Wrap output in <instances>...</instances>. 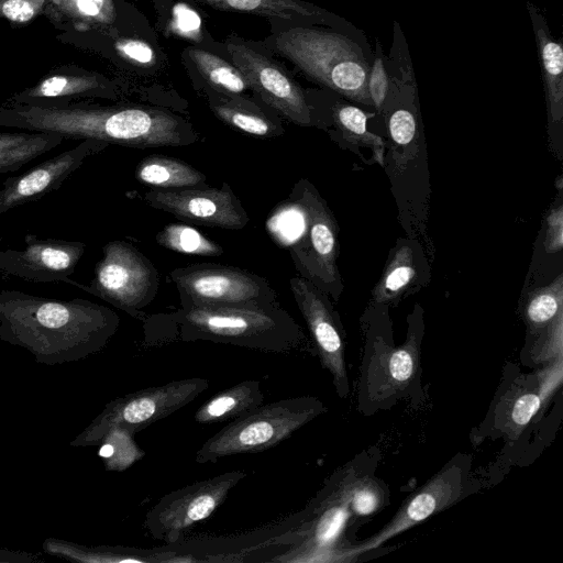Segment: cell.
Listing matches in <instances>:
<instances>
[{
	"instance_id": "6da1fadb",
	"label": "cell",
	"mask_w": 563,
	"mask_h": 563,
	"mask_svg": "<svg viewBox=\"0 0 563 563\" xmlns=\"http://www.w3.org/2000/svg\"><path fill=\"white\" fill-rule=\"evenodd\" d=\"M119 324L113 310L87 299L0 291V340L26 350L41 364L77 362L99 353Z\"/></svg>"
},
{
	"instance_id": "7a4b0ae2",
	"label": "cell",
	"mask_w": 563,
	"mask_h": 563,
	"mask_svg": "<svg viewBox=\"0 0 563 563\" xmlns=\"http://www.w3.org/2000/svg\"><path fill=\"white\" fill-rule=\"evenodd\" d=\"M0 128L55 133L131 147L183 146L196 134L181 118L157 108L78 101L59 107L0 103Z\"/></svg>"
},
{
	"instance_id": "3957f363",
	"label": "cell",
	"mask_w": 563,
	"mask_h": 563,
	"mask_svg": "<svg viewBox=\"0 0 563 563\" xmlns=\"http://www.w3.org/2000/svg\"><path fill=\"white\" fill-rule=\"evenodd\" d=\"M145 343L210 341L266 353L290 354L306 349L307 339L280 307H181L152 320Z\"/></svg>"
},
{
	"instance_id": "277c9868",
	"label": "cell",
	"mask_w": 563,
	"mask_h": 563,
	"mask_svg": "<svg viewBox=\"0 0 563 563\" xmlns=\"http://www.w3.org/2000/svg\"><path fill=\"white\" fill-rule=\"evenodd\" d=\"M275 48L314 81L371 106L368 64L360 46L344 35L292 27L276 35Z\"/></svg>"
},
{
	"instance_id": "5b68a950",
	"label": "cell",
	"mask_w": 563,
	"mask_h": 563,
	"mask_svg": "<svg viewBox=\"0 0 563 563\" xmlns=\"http://www.w3.org/2000/svg\"><path fill=\"white\" fill-rule=\"evenodd\" d=\"M327 410L313 396H298L261 405L232 419L198 449L199 464L232 455L262 452L289 438Z\"/></svg>"
},
{
	"instance_id": "8992f818",
	"label": "cell",
	"mask_w": 563,
	"mask_h": 563,
	"mask_svg": "<svg viewBox=\"0 0 563 563\" xmlns=\"http://www.w3.org/2000/svg\"><path fill=\"white\" fill-rule=\"evenodd\" d=\"M209 388V380L191 377L117 397L70 442L73 446L101 444L112 430H123L132 435L170 416Z\"/></svg>"
},
{
	"instance_id": "52a82bcc",
	"label": "cell",
	"mask_w": 563,
	"mask_h": 563,
	"mask_svg": "<svg viewBox=\"0 0 563 563\" xmlns=\"http://www.w3.org/2000/svg\"><path fill=\"white\" fill-rule=\"evenodd\" d=\"M181 307H279L269 283L247 271L219 264H194L170 272Z\"/></svg>"
},
{
	"instance_id": "ba28073f",
	"label": "cell",
	"mask_w": 563,
	"mask_h": 563,
	"mask_svg": "<svg viewBox=\"0 0 563 563\" xmlns=\"http://www.w3.org/2000/svg\"><path fill=\"white\" fill-rule=\"evenodd\" d=\"M69 285L141 318V309L151 303L157 292L158 274L134 246L124 241H111L102 249V258L95 266L91 282L81 285L71 279Z\"/></svg>"
},
{
	"instance_id": "9c48e42d",
	"label": "cell",
	"mask_w": 563,
	"mask_h": 563,
	"mask_svg": "<svg viewBox=\"0 0 563 563\" xmlns=\"http://www.w3.org/2000/svg\"><path fill=\"white\" fill-rule=\"evenodd\" d=\"M245 476L244 471H230L164 495L145 515L146 530L167 544L180 541L186 531L208 519Z\"/></svg>"
},
{
	"instance_id": "30bf717a",
	"label": "cell",
	"mask_w": 563,
	"mask_h": 563,
	"mask_svg": "<svg viewBox=\"0 0 563 563\" xmlns=\"http://www.w3.org/2000/svg\"><path fill=\"white\" fill-rule=\"evenodd\" d=\"M153 208L192 223L239 230L246 225L249 216L227 183L221 188L153 189L144 195Z\"/></svg>"
},
{
	"instance_id": "8fae6325",
	"label": "cell",
	"mask_w": 563,
	"mask_h": 563,
	"mask_svg": "<svg viewBox=\"0 0 563 563\" xmlns=\"http://www.w3.org/2000/svg\"><path fill=\"white\" fill-rule=\"evenodd\" d=\"M459 464H448L401 505L393 519L375 536L342 552V556L360 555L382 545L390 538L440 512L464 494V471Z\"/></svg>"
},
{
	"instance_id": "7c38bea8",
	"label": "cell",
	"mask_w": 563,
	"mask_h": 563,
	"mask_svg": "<svg viewBox=\"0 0 563 563\" xmlns=\"http://www.w3.org/2000/svg\"><path fill=\"white\" fill-rule=\"evenodd\" d=\"M228 52L250 88L276 111L301 126L311 124V112L301 88L272 59L245 44L229 42Z\"/></svg>"
},
{
	"instance_id": "4fadbf2b",
	"label": "cell",
	"mask_w": 563,
	"mask_h": 563,
	"mask_svg": "<svg viewBox=\"0 0 563 563\" xmlns=\"http://www.w3.org/2000/svg\"><path fill=\"white\" fill-rule=\"evenodd\" d=\"M294 298L307 322L322 366L332 375L338 395L345 398L349 382L341 327L325 296L305 277L289 280Z\"/></svg>"
},
{
	"instance_id": "5bb4252c",
	"label": "cell",
	"mask_w": 563,
	"mask_h": 563,
	"mask_svg": "<svg viewBox=\"0 0 563 563\" xmlns=\"http://www.w3.org/2000/svg\"><path fill=\"white\" fill-rule=\"evenodd\" d=\"M85 249V243L79 241L27 234L24 249L0 250V273L33 283L70 284Z\"/></svg>"
},
{
	"instance_id": "9a60e30c",
	"label": "cell",
	"mask_w": 563,
	"mask_h": 563,
	"mask_svg": "<svg viewBox=\"0 0 563 563\" xmlns=\"http://www.w3.org/2000/svg\"><path fill=\"white\" fill-rule=\"evenodd\" d=\"M298 199L306 209L307 225L290 246L291 257L306 279L329 284L338 277L335 221L313 188H303Z\"/></svg>"
},
{
	"instance_id": "2e32d148",
	"label": "cell",
	"mask_w": 563,
	"mask_h": 563,
	"mask_svg": "<svg viewBox=\"0 0 563 563\" xmlns=\"http://www.w3.org/2000/svg\"><path fill=\"white\" fill-rule=\"evenodd\" d=\"M107 145L97 140H82L78 145L37 164L27 172L7 178L0 188V216L57 190L89 156Z\"/></svg>"
},
{
	"instance_id": "e0dca14e",
	"label": "cell",
	"mask_w": 563,
	"mask_h": 563,
	"mask_svg": "<svg viewBox=\"0 0 563 563\" xmlns=\"http://www.w3.org/2000/svg\"><path fill=\"white\" fill-rule=\"evenodd\" d=\"M113 96V82L104 76L76 64H63L49 69L35 85L12 93L2 103L59 107Z\"/></svg>"
},
{
	"instance_id": "ac0fdd59",
	"label": "cell",
	"mask_w": 563,
	"mask_h": 563,
	"mask_svg": "<svg viewBox=\"0 0 563 563\" xmlns=\"http://www.w3.org/2000/svg\"><path fill=\"white\" fill-rule=\"evenodd\" d=\"M419 354L420 343L416 332H410L401 346L376 343L367 375L371 395L385 399L408 387L417 372Z\"/></svg>"
},
{
	"instance_id": "d6986e66",
	"label": "cell",
	"mask_w": 563,
	"mask_h": 563,
	"mask_svg": "<svg viewBox=\"0 0 563 563\" xmlns=\"http://www.w3.org/2000/svg\"><path fill=\"white\" fill-rule=\"evenodd\" d=\"M527 7L534 31L549 115L553 122L560 123L563 119L562 43L551 35L539 8L531 2H527Z\"/></svg>"
},
{
	"instance_id": "ffe728a7",
	"label": "cell",
	"mask_w": 563,
	"mask_h": 563,
	"mask_svg": "<svg viewBox=\"0 0 563 563\" xmlns=\"http://www.w3.org/2000/svg\"><path fill=\"white\" fill-rule=\"evenodd\" d=\"M44 16L58 32L115 30V0H47Z\"/></svg>"
},
{
	"instance_id": "44dd1931",
	"label": "cell",
	"mask_w": 563,
	"mask_h": 563,
	"mask_svg": "<svg viewBox=\"0 0 563 563\" xmlns=\"http://www.w3.org/2000/svg\"><path fill=\"white\" fill-rule=\"evenodd\" d=\"M263 401L260 380L246 379L205 401L195 412L194 419L203 424L232 420L257 408Z\"/></svg>"
},
{
	"instance_id": "7402d4cb",
	"label": "cell",
	"mask_w": 563,
	"mask_h": 563,
	"mask_svg": "<svg viewBox=\"0 0 563 563\" xmlns=\"http://www.w3.org/2000/svg\"><path fill=\"white\" fill-rule=\"evenodd\" d=\"M136 179L155 189L170 190L201 187L206 176L184 161L166 156H148L135 170Z\"/></svg>"
},
{
	"instance_id": "603a6c76",
	"label": "cell",
	"mask_w": 563,
	"mask_h": 563,
	"mask_svg": "<svg viewBox=\"0 0 563 563\" xmlns=\"http://www.w3.org/2000/svg\"><path fill=\"white\" fill-rule=\"evenodd\" d=\"M64 140L58 134L46 132H0V174L19 170Z\"/></svg>"
},
{
	"instance_id": "cb8c5ba5",
	"label": "cell",
	"mask_w": 563,
	"mask_h": 563,
	"mask_svg": "<svg viewBox=\"0 0 563 563\" xmlns=\"http://www.w3.org/2000/svg\"><path fill=\"white\" fill-rule=\"evenodd\" d=\"M214 9L279 19H322L323 11L300 0H199Z\"/></svg>"
},
{
	"instance_id": "d4e9b609",
	"label": "cell",
	"mask_w": 563,
	"mask_h": 563,
	"mask_svg": "<svg viewBox=\"0 0 563 563\" xmlns=\"http://www.w3.org/2000/svg\"><path fill=\"white\" fill-rule=\"evenodd\" d=\"M188 55L213 88L231 95H241L250 88L243 74L219 56L196 47L189 48Z\"/></svg>"
},
{
	"instance_id": "484cf974",
	"label": "cell",
	"mask_w": 563,
	"mask_h": 563,
	"mask_svg": "<svg viewBox=\"0 0 563 563\" xmlns=\"http://www.w3.org/2000/svg\"><path fill=\"white\" fill-rule=\"evenodd\" d=\"M214 114L225 124L257 137H272L279 134V128L261 110L242 102L224 101L210 106Z\"/></svg>"
},
{
	"instance_id": "4316f807",
	"label": "cell",
	"mask_w": 563,
	"mask_h": 563,
	"mask_svg": "<svg viewBox=\"0 0 563 563\" xmlns=\"http://www.w3.org/2000/svg\"><path fill=\"white\" fill-rule=\"evenodd\" d=\"M416 266L412 250L402 245L397 250L393 260L376 285L373 298L376 303L389 302L399 297L413 282Z\"/></svg>"
},
{
	"instance_id": "83f0119b",
	"label": "cell",
	"mask_w": 563,
	"mask_h": 563,
	"mask_svg": "<svg viewBox=\"0 0 563 563\" xmlns=\"http://www.w3.org/2000/svg\"><path fill=\"white\" fill-rule=\"evenodd\" d=\"M155 239L161 246L178 253L201 256H219L223 253L217 242L188 224L170 223Z\"/></svg>"
},
{
	"instance_id": "f1b7e54d",
	"label": "cell",
	"mask_w": 563,
	"mask_h": 563,
	"mask_svg": "<svg viewBox=\"0 0 563 563\" xmlns=\"http://www.w3.org/2000/svg\"><path fill=\"white\" fill-rule=\"evenodd\" d=\"M350 511L357 517L369 516L386 504V490L368 476H344L339 482Z\"/></svg>"
},
{
	"instance_id": "f546056e",
	"label": "cell",
	"mask_w": 563,
	"mask_h": 563,
	"mask_svg": "<svg viewBox=\"0 0 563 563\" xmlns=\"http://www.w3.org/2000/svg\"><path fill=\"white\" fill-rule=\"evenodd\" d=\"M563 311V275L550 285L530 294L525 306V318L532 330H543Z\"/></svg>"
},
{
	"instance_id": "4dcf8cb0",
	"label": "cell",
	"mask_w": 563,
	"mask_h": 563,
	"mask_svg": "<svg viewBox=\"0 0 563 563\" xmlns=\"http://www.w3.org/2000/svg\"><path fill=\"white\" fill-rule=\"evenodd\" d=\"M334 120L343 135L352 143L371 147L377 163H384V142L380 136L366 129L367 115L354 106H339L334 109Z\"/></svg>"
},
{
	"instance_id": "1f68e13d",
	"label": "cell",
	"mask_w": 563,
	"mask_h": 563,
	"mask_svg": "<svg viewBox=\"0 0 563 563\" xmlns=\"http://www.w3.org/2000/svg\"><path fill=\"white\" fill-rule=\"evenodd\" d=\"M503 406L501 429L509 433L521 431L542 407L538 386L512 391Z\"/></svg>"
},
{
	"instance_id": "d6a6232c",
	"label": "cell",
	"mask_w": 563,
	"mask_h": 563,
	"mask_svg": "<svg viewBox=\"0 0 563 563\" xmlns=\"http://www.w3.org/2000/svg\"><path fill=\"white\" fill-rule=\"evenodd\" d=\"M134 435L123 430H112L102 440L100 455L108 470L121 471L144 454L133 441Z\"/></svg>"
},
{
	"instance_id": "836d02e7",
	"label": "cell",
	"mask_w": 563,
	"mask_h": 563,
	"mask_svg": "<svg viewBox=\"0 0 563 563\" xmlns=\"http://www.w3.org/2000/svg\"><path fill=\"white\" fill-rule=\"evenodd\" d=\"M102 32L112 37L110 45L121 59L144 67L155 63V52L148 43L139 38L114 37L109 31Z\"/></svg>"
},
{
	"instance_id": "e575fe53",
	"label": "cell",
	"mask_w": 563,
	"mask_h": 563,
	"mask_svg": "<svg viewBox=\"0 0 563 563\" xmlns=\"http://www.w3.org/2000/svg\"><path fill=\"white\" fill-rule=\"evenodd\" d=\"M47 0H0V19L23 26L44 15Z\"/></svg>"
},
{
	"instance_id": "d590c367",
	"label": "cell",
	"mask_w": 563,
	"mask_h": 563,
	"mask_svg": "<svg viewBox=\"0 0 563 563\" xmlns=\"http://www.w3.org/2000/svg\"><path fill=\"white\" fill-rule=\"evenodd\" d=\"M536 346L538 362H552L562 356L563 347V311H561L544 329Z\"/></svg>"
},
{
	"instance_id": "8d00e7d4",
	"label": "cell",
	"mask_w": 563,
	"mask_h": 563,
	"mask_svg": "<svg viewBox=\"0 0 563 563\" xmlns=\"http://www.w3.org/2000/svg\"><path fill=\"white\" fill-rule=\"evenodd\" d=\"M367 89L372 103L380 110L388 90V77L382 58V48L377 43V53L368 73Z\"/></svg>"
},
{
	"instance_id": "74e56055",
	"label": "cell",
	"mask_w": 563,
	"mask_h": 563,
	"mask_svg": "<svg viewBox=\"0 0 563 563\" xmlns=\"http://www.w3.org/2000/svg\"><path fill=\"white\" fill-rule=\"evenodd\" d=\"M388 128L393 141L402 146L410 144L417 132L416 119L406 109H398L390 115Z\"/></svg>"
},
{
	"instance_id": "f35d334b",
	"label": "cell",
	"mask_w": 563,
	"mask_h": 563,
	"mask_svg": "<svg viewBox=\"0 0 563 563\" xmlns=\"http://www.w3.org/2000/svg\"><path fill=\"white\" fill-rule=\"evenodd\" d=\"M562 356L550 362V364L539 374L537 378L538 393L542 407L562 383Z\"/></svg>"
},
{
	"instance_id": "ab89813d",
	"label": "cell",
	"mask_w": 563,
	"mask_h": 563,
	"mask_svg": "<svg viewBox=\"0 0 563 563\" xmlns=\"http://www.w3.org/2000/svg\"><path fill=\"white\" fill-rule=\"evenodd\" d=\"M544 246L548 253H555L563 247V207L553 208L547 217Z\"/></svg>"
},
{
	"instance_id": "60d3db41",
	"label": "cell",
	"mask_w": 563,
	"mask_h": 563,
	"mask_svg": "<svg viewBox=\"0 0 563 563\" xmlns=\"http://www.w3.org/2000/svg\"><path fill=\"white\" fill-rule=\"evenodd\" d=\"M200 20L196 12L186 5L176 8L173 27L175 31L184 36H191L198 33Z\"/></svg>"
},
{
	"instance_id": "b9f144b4",
	"label": "cell",
	"mask_w": 563,
	"mask_h": 563,
	"mask_svg": "<svg viewBox=\"0 0 563 563\" xmlns=\"http://www.w3.org/2000/svg\"><path fill=\"white\" fill-rule=\"evenodd\" d=\"M41 561L36 555L25 552H14L0 549V562H23L32 563Z\"/></svg>"
},
{
	"instance_id": "7bdbcfd3",
	"label": "cell",
	"mask_w": 563,
	"mask_h": 563,
	"mask_svg": "<svg viewBox=\"0 0 563 563\" xmlns=\"http://www.w3.org/2000/svg\"><path fill=\"white\" fill-rule=\"evenodd\" d=\"M561 179H562V177L558 178V188L559 189H562V185H561L562 180Z\"/></svg>"
}]
</instances>
